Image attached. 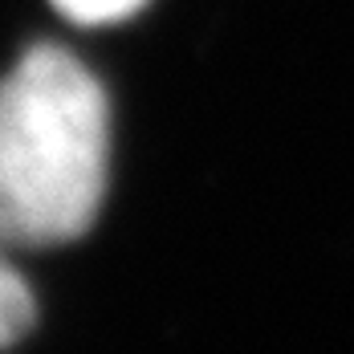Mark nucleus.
Returning <instances> with one entry per match:
<instances>
[{
    "label": "nucleus",
    "instance_id": "nucleus-2",
    "mask_svg": "<svg viewBox=\"0 0 354 354\" xmlns=\"http://www.w3.org/2000/svg\"><path fill=\"white\" fill-rule=\"evenodd\" d=\"M37 318V306H33V293L25 277L0 257V351L12 346Z\"/></svg>",
    "mask_w": 354,
    "mask_h": 354
},
{
    "label": "nucleus",
    "instance_id": "nucleus-1",
    "mask_svg": "<svg viewBox=\"0 0 354 354\" xmlns=\"http://www.w3.org/2000/svg\"><path fill=\"white\" fill-rule=\"evenodd\" d=\"M106 90L70 49L37 45L0 82V248L77 241L106 196Z\"/></svg>",
    "mask_w": 354,
    "mask_h": 354
},
{
    "label": "nucleus",
    "instance_id": "nucleus-3",
    "mask_svg": "<svg viewBox=\"0 0 354 354\" xmlns=\"http://www.w3.org/2000/svg\"><path fill=\"white\" fill-rule=\"evenodd\" d=\"M142 4L147 0H53V8L77 25H114V21L135 17Z\"/></svg>",
    "mask_w": 354,
    "mask_h": 354
}]
</instances>
